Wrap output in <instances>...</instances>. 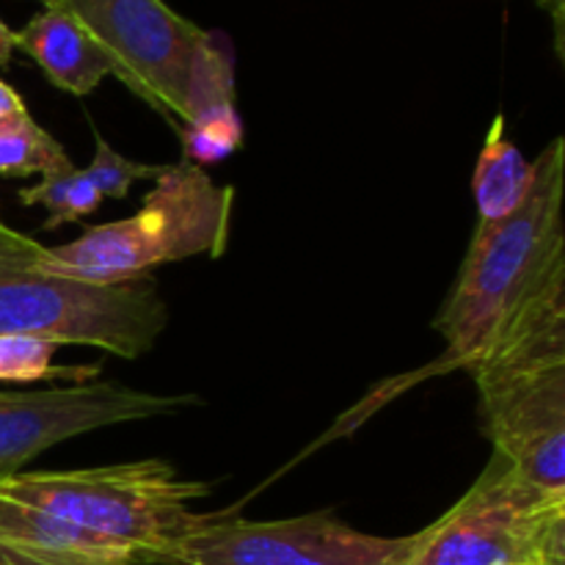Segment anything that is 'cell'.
I'll list each match as a JSON object with an SVG mask.
<instances>
[{"instance_id": "6da1fadb", "label": "cell", "mask_w": 565, "mask_h": 565, "mask_svg": "<svg viewBox=\"0 0 565 565\" xmlns=\"http://www.w3.org/2000/svg\"><path fill=\"white\" fill-rule=\"evenodd\" d=\"M533 166L535 182L522 210L513 213L505 224L491 230L486 237L469 243L467 257L458 268L456 285H452L450 296L441 303L434 320L436 334L445 340V353L417 373L384 381L373 395L364 397L351 414H345L326 439L340 434L345 425L367 419L370 414L386 406L392 397L403 395L423 381L450 375L456 370H469V364L483 351L494 326L500 323L513 298L527 285L530 276L541 268V263L555 248L565 246L563 136L552 138L544 152L533 160Z\"/></svg>"}, {"instance_id": "7a4b0ae2", "label": "cell", "mask_w": 565, "mask_h": 565, "mask_svg": "<svg viewBox=\"0 0 565 565\" xmlns=\"http://www.w3.org/2000/svg\"><path fill=\"white\" fill-rule=\"evenodd\" d=\"M235 188L215 182L202 166L169 163L130 218L88 226L64 246L36 252V268L88 285L152 279L160 265L191 257L218 259L230 246Z\"/></svg>"}, {"instance_id": "3957f363", "label": "cell", "mask_w": 565, "mask_h": 565, "mask_svg": "<svg viewBox=\"0 0 565 565\" xmlns=\"http://www.w3.org/2000/svg\"><path fill=\"white\" fill-rule=\"evenodd\" d=\"M42 243L0 221V334L86 345L119 359L147 356L169 326L152 279L88 285L36 268Z\"/></svg>"}, {"instance_id": "277c9868", "label": "cell", "mask_w": 565, "mask_h": 565, "mask_svg": "<svg viewBox=\"0 0 565 565\" xmlns=\"http://www.w3.org/2000/svg\"><path fill=\"white\" fill-rule=\"evenodd\" d=\"M0 491L86 533L136 546L154 565H171L177 544L207 516L191 505L213 494V486L182 480L163 458H143L114 467L17 472L0 480Z\"/></svg>"}, {"instance_id": "5b68a950", "label": "cell", "mask_w": 565, "mask_h": 565, "mask_svg": "<svg viewBox=\"0 0 565 565\" xmlns=\"http://www.w3.org/2000/svg\"><path fill=\"white\" fill-rule=\"evenodd\" d=\"M565 527V497L524 483L491 456L472 489L430 527L414 533L403 565H533Z\"/></svg>"}, {"instance_id": "8992f818", "label": "cell", "mask_w": 565, "mask_h": 565, "mask_svg": "<svg viewBox=\"0 0 565 565\" xmlns=\"http://www.w3.org/2000/svg\"><path fill=\"white\" fill-rule=\"evenodd\" d=\"M412 541L362 533L331 511L274 522L207 513L177 544L171 565H403Z\"/></svg>"}, {"instance_id": "52a82bcc", "label": "cell", "mask_w": 565, "mask_h": 565, "mask_svg": "<svg viewBox=\"0 0 565 565\" xmlns=\"http://www.w3.org/2000/svg\"><path fill=\"white\" fill-rule=\"evenodd\" d=\"M105 50L114 77L180 125L185 86L204 28L163 0H55Z\"/></svg>"}, {"instance_id": "ba28073f", "label": "cell", "mask_w": 565, "mask_h": 565, "mask_svg": "<svg viewBox=\"0 0 565 565\" xmlns=\"http://www.w3.org/2000/svg\"><path fill=\"white\" fill-rule=\"evenodd\" d=\"M202 406L199 395H154L119 381H81L33 392H0V480L61 441L121 423H141Z\"/></svg>"}, {"instance_id": "9c48e42d", "label": "cell", "mask_w": 565, "mask_h": 565, "mask_svg": "<svg viewBox=\"0 0 565 565\" xmlns=\"http://www.w3.org/2000/svg\"><path fill=\"white\" fill-rule=\"evenodd\" d=\"M480 430L524 483L565 497V364L475 384Z\"/></svg>"}, {"instance_id": "30bf717a", "label": "cell", "mask_w": 565, "mask_h": 565, "mask_svg": "<svg viewBox=\"0 0 565 565\" xmlns=\"http://www.w3.org/2000/svg\"><path fill=\"white\" fill-rule=\"evenodd\" d=\"M565 364V246L522 287L467 373L475 384Z\"/></svg>"}, {"instance_id": "8fae6325", "label": "cell", "mask_w": 565, "mask_h": 565, "mask_svg": "<svg viewBox=\"0 0 565 565\" xmlns=\"http://www.w3.org/2000/svg\"><path fill=\"white\" fill-rule=\"evenodd\" d=\"M182 152L193 166H215L243 147V119L235 97V55L224 33L204 31L185 86V114L177 125Z\"/></svg>"}, {"instance_id": "7c38bea8", "label": "cell", "mask_w": 565, "mask_h": 565, "mask_svg": "<svg viewBox=\"0 0 565 565\" xmlns=\"http://www.w3.org/2000/svg\"><path fill=\"white\" fill-rule=\"evenodd\" d=\"M0 546L53 565H154L147 552L86 533L0 491Z\"/></svg>"}, {"instance_id": "4fadbf2b", "label": "cell", "mask_w": 565, "mask_h": 565, "mask_svg": "<svg viewBox=\"0 0 565 565\" xmlns=\"http://www.w3.org/2000/svg\"><path fill=\"white\" fill-rule=\"evenodd\" d=\"M17 47L36 61L55 88L75 97H86L105 77L114 75L105 50L61 3L42 6V11L17 33Z\"/></svg>"}, {"instance_id": "5bb4252c", "label": "cell", "mask_w": 565, "mask_h": 565, "mask_svg": "<svg viewBox=\"0 0 565 565\" xmlns=\"http://www.w3.org/2000/svg\"><path fill=\"white\" fill-rule=\"evenodd\" d=\"M535 182V166L522 154V149L505 136V116L497 114L486 132L483 149L478 154L472 174L475 207H478V221H475L472 241L489 235L500 224H505L513 213L522 210L527 202Z\"/></svg>"}, {"instance_id": "9a60e30c", "label": "cell", "mask_w": 565, "mask_h": 565, "mask_svg": "<svg viewBox=\"0 0 565 565\" xmlns=\"http://www.w3.org/2000/svg\"><path fill=\"white\" fill-rule=\"evenodd\" d=\"M17 196H20V204H25V207H36L39 204V207L47 210V221L42 226L44 232L58 230L64 224H77L86 215L97 213L99 204L105 202L86 177V171L77 169L75 163L47 171L36 185L22 188Z\"/></svg>"}, {"instance_id": "2e32d148", "label": "cell", "mask_w": 565, "mask_h": 565, "mask_svg": "<svg viewBox=\"0 0 565 565\" xmlns=\"http://www.w3.org/2000/svg\"><path fill=\"white\" fill-rule=\"evenodd\" d=\"M64 143L55 141L31 114L0 125V177H31L70 166Z\"/></svg>"}, {"instance_id": "e0dca14e", "label": "cell", "mask_w": 565, "mask_h": 565, "mask_svg": "<svg viewBox=\"0 0 565 565\" xmlns=\"http://www.w3.org/2000/svg\"><path fill=\"white\" fill-rule=\"evenodd\" d=\"M58 345L36 337L0 334V381L3 384H36V381H81L97 379L99 364H55Z\"/></svg>"}, {"instance_id": "ac0fdd59", "label": "cell", "mask_w": 565, "mask_h": 565, "mask_svg": "<svg viewBox=\"0 0 565 565\" xmlns=\"http://www.w3.org/2000/svg\"><path fill=\"white\" fill-rule=\"evenodd\" d=\"M160 169L163 166L136 163V160L125 158L99 132H94V158L83 171H86L92 185L99 191V196L121 202V199H130L132 185L138 180H154L160 174Z\"/></svg>"}, {"instance_id": "d6986e66", "label": "cell", "mask_w": 565, "mask_h": 565, "mask_svg": "<svg viewBox=\"0 0 565 565\" xmlns=\"http://www.w3.org/2000/svg\"><path fill=\"white\" fill-rule=\"evenodd\" d=\"M552 17V28H555V50L557 58L565 61V0H539Z\"/></svg>"}, {"instance_id": "ffe728a7", "label": "cell", "mask_w": 565, "mask_h": 565, "mask_svg": "<svg viewBox=\"0 0 565 565\" xmlns=\"http://www.w3.org/2000/svg\"><path fill=\"white\" fill-rule=\"evenodd\" d=\"M28 114L25 108V99L20 97V92L9 86L6 81H0V125L9 119H17V116Z\"/></svg>"}, {"instance_id": "44dd1931", "label": "cell", "mask_w": 565, "mask_h": 565, "mask_svg": "<svg viewBox=\"0 0 565 565\" xmlns=\"http://www.w3.org/2000/svg\"><path fill=\"white\" fill-rule=\"evenodd\" d=\"M14 50H17V33L0 20V66H9Z\"/></svg>"}, {"instance_id": "7402d4cb", "label": "cell", "mask_w": 565, "mask_h": 565, "mask_svg": "<svg viewBox=\"0 0 565 565\" xmlns=\"http://www.w3.org/2000/svg\"><path fill=\"white\" fill-rule=\"evenodd\" d=\"M0 565H53V563L36 561V557H28V555H22V552L0 546Z\"/></svg>"}, {"instance_id": "603a6c76", "label": "cell", "mask_w": 565, "mask_h": 565, "mask_svg": "<svg viewBox=\"0 0 565 565\" xmlns=\"http://www.w3.org/2000/svg\"><path fill=\"white\" fill-rule=\"evenodd\" d=\"M36 3H42V6H50V3H55V0H36Z\"/></svg>"}]
</instances>
